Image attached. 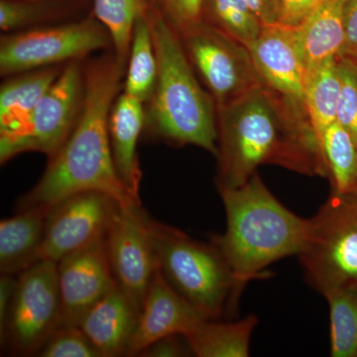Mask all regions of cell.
Instances as JSON below:
<instances>
[{
  "mask_svg": "<svg viewBox=\"0 0 357 357\" xmlns=\"http://www.w3.org/2000/svg\"><path fill=\"white\" fill-rule=\"evenodd\" d=\"M217 109L218 188L241 187L266 164L328 178L304 102L264 84Z\"/></svg>",
  "mask_w": 357,
  "mask_h": 357,
  "instance_id": "1",
  "label": "cell"
},
{
  "mask_svg": "<svg viewBox=\"0 0 357 357\" xmlns=\"http://www.w3.org/2000/svg\"><path fill=\"white\" fill-rule=\"evenodd\" d=\"M126 65L109 54L84 70L83 105L76 126L38 183L20 199L18 210L52 206L77 192H105L121 206L140 204L121 182L109 140V115Z\"/></svg>",
  "mask_w": 357,
  "mask_h": 357,
  "instance_id": "2",
  "label": "cell"
},
{
  "mask_svg": "<svg viewBox=\"0 0 357 357\" xmlns=\"http://www.w3.org/2000/svg\"><path fill=\"white\" fill-rule=\"evenodd\" d=\"M227 227L210 241L229 265L239 299L249 282L267 278L272 263L304 251L312 218L294 213L278 201L256 173L237 188H218Z\"/></svg>",
  "mask_w": 357,
  "mask_h": 357,
  "instance_id": "3",
  "label": "cell"
},
{
  "mask_svg": "<svg viewBox=\"0 0 357 357\" xmlns=\"http://www.w3.org/2000/svg\"><path fill=\"white\" fill-rule=\"evenodd\" d=\"M149 21L158 74L145 126L171 144L194 145L215 156L217 103L197 79L177 30L161 16Z\"/></svg>",
  "mask_w": 357,
  "mask_h": 357,
  "instance_id": "4",
  "label": "cell"
},
{
  "mask_svg": "<svg viewBox=\"0 0 357 357\" xmlns=\"http://www.w3.org/2000/svg\"><path fill=\"white\" fill-rule=\"evenodd\" d=\"M157 262L168 283L206 319H218L237 304L234 276L213 243L195 241L182 230L145 213Z\"/></svg>",
  "mask_w": 357,
  "mask_h": 357,
  "instance_id": "5",
  "label": "cell"
},
{
  "mask_svg": "<svg viewBox=\"0 0 357 357\" xmlns=\"http://www.w3.org/2000/svg\"><path fill=\"white\" fill-rule=\"evenodd\" d=\"M312 220L311 238L299 255L307 283L323 295L357 288V192H332Z\"/></svg>",
  "mask_w": 357,
  "mask_h": 357,
  "instance_id": "6",
  "label": "cell"
},
{
  "mask_svg": "<svg viewBox=\"0 0 357 357\" xmlns=\"http://www.w3.org/2000/svg\"><path fill=\"white\" fill-rule=\"evenodd\" d=\"M84 89V70L79 60L69 62L31 115L17 128L0 132L1 164L25 152L53 158L76 126Z\"/></svg>",
  "mask_w": 357,
  "mask_h": 357,
  "instance_id": "7",
  "label": "cell"
},
{
  "mask_svg": "<svg viewBox=\"0 0 357 357\" xmlns=\"http://www.w3.org/2000/svg\"><path fill=\"white\" fill-rule=\"evenodd\" d=\"M188 59L217 107L264 86L245 45L202 20L178 32Z\"/></svg>",
  "mask_w": 357,
  "mask_h": 357,
  "instance_id": "8",
  "label": "cell"
},
{
  "mask_svg": "<svg viewBox=\"0 0 357 357\" xmlns=\"http://www.w3.org/2000/svg\"><path fill=\"white\" fill-rule=\"evenodd\" d=\"M60 316L57 262L39 260L17 275L6 328L0 335L2 347L13 356L38 354L60 326Z\"/></svg>",
  "mask_w": 357,
  "mask_h": 357,
  "instance_id": "9",
  "label": "cell"
},
{
  "mask_svg": "<svg viewBox=\"0 0 357 357\" xmlns=\"http://www.w3.org/2000/svg\"><path fill=\"white\" fill-rule=\"evenodd\" d=\"M107 29L93 20L3 35L0 73L11 76L73 62L112 46Z\"/></svg>",
  "mask_w": 357,
  "mask_h": 357,
  "instance_id": "10",
  "label": "cell"
},
{
  "mask_svg": "<svg viewBox=\"0 0 357 357\" xmlns=\"http://www.w3.org/2000/svg\"><path fill=\"white\" fill-rule=\"evenodd\" d=\"M145 213L140 204H119L105 234L115 283L139 311L158 266Z\"/></svg>",
  "mask_w": 357,
  "mask_h": 357,
  "instance_id": "11",
  "label": "cell"
},
{
  "mask_svg": "<svg viewBox=\"0 0 357 357\" xmlns=\"http://www.w3.org/2000/svg\"><path fill=\"white\" fill-rule=\"evenodd\" d=\"M119 204L105 192L88 191L72 195L52 206L37 261L58 263L102 238Z\"/></svg>",
  "mask_w": 357,
  "mask_h": 357,
  "instance_id": "12",
  "label": "cell"
},
{
  "mask_svg": "<svg viewBox=\"0 0 357 357\" xmlns=\"http://www.w3.org/2000/svg\"><path fill=\"white\" fill-rule=\"evenodd\" d=\"M60 326H79L96 303L116 285L105 250V236L57 263Z\"/></svg>",
  "mask_w": 357,
  "mask_h": 357,
  "instance_id": "13",
  "label": "cell"
},
{
  "mask_svg": "<svg viewBox=\"0 0 357 357\" xmlns=\"http://www.w3.org/2000/svg\"><path fill=\"white\" fill-rule=\"evenodd\" d=\"M204 319H206L168 283L157 266L141 307L128 356H139L161 338L184 337Z\"/></svg>",
  "mask_w": 357,
  "mask_h": 357,
  "instance_id": "14",
  "label": "cell"
},
{
  "mask_svg": "<svg viewBox=\"0 0 357 357\" xmlns=\"http://www.w3.org/2000/svg\"><path fill=\"white\" fill-rule=\"evenodd\" d=\"M248 49L265 86L304 102L307 70L294 26L282 23L263 26Z\"/></svg>",
  "mask_w": 357,
  "mask_h": 357,
  "instance_id": "15",
  "label": "cell"
},
{
  "mask_svg": "<svg viewBox=\"0 0 357 357\" xmlns=\"http://www.w3.org/2000/svg\"><path fill=\"white\" fill-rule=\"evenodd\" d=\"M139 312L115 285L89 310L79 326L102 357L128 356Z\"/></svg>",
  "mask_w": 357,
  "mask_h": 357,
  "instance_id": "16",
  "label": "cell"
},
{
  "mask_svg": "<svg viewBox=\"0 0 357 357\" xmlns=\"http://www.w3.org/2000/svg\"><path fill=\"white\" fill-rule=\"evenodd\" d=\"M144 103L123 93L117 96L109 115V140L115 169L121 182L134 199L140 202L142 173L137 145L146 124Z\"/></svg>",
  "mask_w": 357,
  "mask_h": 357,
  "instance_id": "17",
  "label": "cell"
},
{
  "mask_svg": "<svg viewBox=\"0 0 357 357\" xmlns=\"http://www.w3.org/2000/svg\"><path fill=\"white\" fill-rule=\"evenodd\" d=\"M345 0H326L294 26L307 74L342 55Z\"/></svg>",
  "mask_w": 357,
  "mask_h": 357,
  "instance_id": "18",
  "label": "cell"
},
{
  "mask_svg": "<svg viewBox=\"0 0 357 357\" xmlns=\"http://www.w3.org/2000/svg\"><path fill=\"white\" fill-rule=\"evenodd\" d=\"M51 206L20 210L0 222V272L20 275L37 261L43 241L47 215Z\"/></svg>",
  "mask_w": 357,
  "mask_h": 357,
  "instance_id": "19",
  "label": "cell"
},
{
  "mask_svg": "<svg viewBox=\"0 0 357 357\" xmlns=\"http://www.w3.org/2000/svg\"><path fill=\"white\" fill-rule=\"evenodd\" d=\"M257 324L255 314L229 323L204 319L183 337L196 356L248 357L251 337Z\"/></svg>",
  "mask_w": 357,
  "mask_h": 357,
  "instance_id": "20",
  "label": "cell"
},
{
  "mask_svg": "<svg viewBox=\"0 0 357 357\" xmlns=\"http://www.w3.org/2000/svg\"><path fill=\"white\" fill-rule=\"evenodd\" d=\"M48 67L21 73L0 89V132L17 128L31 115L61 73Z\"/></svg>",
  "mask_w": 357,
  "mask_h": 357,
  "instance_id": "21",
  "label": "cell"
},
{
  "mask_svg": "<svg viewBox=\"0 0 357 357\" xmlns=\"http://www.w3.org/2000/svg\"><path fill=\"white\" fill-rule=\"evenodd\" d=\"M126 66L124 93L138 98L143 103L147 102L156 84L158 61L149 17L145 13L136 21Z\"/></svg>",
  "mask_w": 357,
  "mask_h": 357,
  "instance_id": "22",
  "label": "cell"
},
{
  "mask_svg": "<svg viewBox=\"0 0 357 357\" xmlns=\"http://www.w3.org/2000/svg\"><path fill=\"white\" fill-rule=\"evenodd\" d=\"M319 142L333 192H357V143L354 136L335 121L324 131Z\"/></svg>",
  "mask_w": 357,
  "mask_h": 357,
  "instance_id": "23",
  "label": "cell"
},
{
  "mask_svg": "<svg viewBox=\"0 0 357 357\" xmlns=\"http://www.w3.org/2000/svg\"><path fill=\"white\" fill-rule=\"evenodd\" d=\"M340 91L337 59L328 61L307 74L305 107L319 140L324 131L337 121Z\"/></svg>",
  "mask_w": 357,
  "mask_h": 357,
  "instance_id": "24",
  "label": "cell"
},
{
  "mask_svg": "<svg viewBox=\"0 0 357 357\" xmlns=\"http://www.w3.org/2000/svg\"><path fill=\"white\" fill-rule=\"evenodd\" d=\"M330 307L331 356L357 357V288L324 294Z\"/></svg>",
  "mask_w": 357,
  "mask_h": 357,
  "instance_id": "25",
  "label": "cell"
},
{
  "mask_svg": "<svg viewBox=\"0 0 357 357\" xmlns=\"http://www.w3.org/2000/svg\"><path fill=\"white\" fill-rule=\"evenodd\" d=\"M203 21L248 48L259 36L263 27L244 0H204Z\"/></svg>",
  "mask_w": 357,
  "mask_h": 357,
  "instance_id": "26",
  "label": "cell"
},
{
  "mask_svg": "<svg viewBox=\"0 0 357 357\" xmlns=\"http://www.w3.org/2000/svg\"><path fill=\"white\" fill-rule=\"evenodd\" d=\"M144 13L143 0H95V13L109 33L114 55L128 65L136 21Z\"/></svg>",
  "mask_w": 357,
  "mask_h": 357,
  "instance_id": "27",
  "label": "cell"
},
{
  "mask_svg": "<svg viewBox=\"0 0 357 357\" xmlns=\"http://www.w3.org/2000/svg\"><path fill=\"white\" fill-rule=\"evenodd\" d=\"M38 356L42 357H102L95 344L79 326H59L52 333Z\"/></svg>",
  "mask_w": 357,
  "mask_h": 357,
  "instance_id": "28",
  "label": "cell"
},
{
  "mask_svg": "<svg viewBox=\"0 0 357 357\" xmlns=\"http://www.w3.org/2000/svg\"><path fill=\"white\" fill-rule=\"evenodd\" d=\"M340 79L337 121L351 132L357 143V62L337 58Z\"/></svg>",
  "mask_w": 357,
  "mask_h": 357,
  "instance_id": "29",
  "label": "cell"
},
{
  "mask_svg": "<svg viewBox=\"0 0 357 357\" xmlns=\"http://www.w3.org/2000/svg\"><path fill=\"white\" fill-rule=\"evenodd\" d=\"M168 18L178 32L184 31L203 20L204 0H161Z\"/></svg>",
  "mask_w": 357,
  "mask_h": 357,
  "instance_id": "30",
  "label": "cell"
},
{
  "mask_svg": "<svg viewBox=\"0 0 357 357\" xmlns=\"http://www.w3.org/2000/svg\"><path fill=\"white\" fill-rule=\"evenodd\" d=\"M37 9L25 2L15 0L0 1V28L8 32L29 24L36 20Z\"/></svg>",
  "mask_w": 357,
  "mask_h": 357,
  "instance_id": "31",
  "label": "cell"
},
{
  "mask_svg": "<svg viewBox=\"0 0 357 357\" xmlns=\"http://www.w3.org/2000/svg\"><path fill=\"white\" fill-rule=\"evenodd\" d=\"M326 0H279L280 23L295 26Z\"/></svg>",
  "mask_w": 357,
  "mask_h": 357,
  "instance_id": "32",
  "label": "cell"
},
{
  "mask_svg": "<svg viewBox=\"0 0 357 357\" xmlns=\"http://www.w3.org/2000/svg\"><path fill=\"white\" fill-rule=\"evenodd\" d=\"M344 25V45L340 57L357 62V0H345Z\"/></svg>",
  "mask_w": 357,
  "mask_h": 357,
  "instance_id": "33",
  "label": "cell"
},
{
  "mask_svg": "<svg viewBox=\"0 0 357 357\" xmlns=\"http://www.w3.org/2000/svg\"><path fill=\"white\" fill-rule=\"evenodd\" d=\"M178 337L181 335H172L156 340L150 344L146 349H143L138 356L147 357H178L187 356L188 352L192 354L188 344H182Z\"/></svg>",
  "mask_w": 357,
  "mask_h": 357,
  "instance_id": "34",
  "label": "cell"
},
{
  "mask_svg": "<svg viewBox=\"0 0 357 357\" xmlns=\"http://www.w3.org/2000/svg\"><path fill=\"white\" fill-rule=\"evenodd\" d=\"M17 276L1 274L0 276V335L6 328L7 318L10 311L14 293H15Z\"/></svg>",
  "mask_w": 357,
  "mask_h": 357,
  "instance_id": "35",
  "label": "cell"
},
{
  "mask_svg": "<svg viewBox=\"0 0 357 357\" xmlns=\"http://www.w3.org/2000/svg\"><path fill=\"white\" fill-rule=\"evenodd\" d=\"M263 26L280 23L279 0H244Z\"/></svg>",
  "mask_w": 357,
  "mask_h": 357,
  "instance_id": "36",
  "label": "cell"
}]
</instances>
